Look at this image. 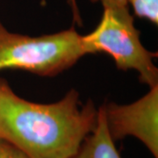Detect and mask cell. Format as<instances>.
<instances>
[{"label": "cell", "instance_id": "4", "mask_svg": "<svg viewBox=\"0 0 158 158\" xmlns=\"http://www.w3.org/2000/svg\"><path fill=\"white\" fill-rule=\"evenodd\" d=\"M108 132L113 141L134 136L158 158V85L129 105L110 103L104 106Z\"/></svg>", "mask_w": 158, "mask_h": 158}, {"label": "cell", "instance_id": "6", "mask_svg": "<svg viewBox=\"0 0 158 158\" xmlns=\"http://www.w3.org/2000/svg\"><path fill=\"white\" fill-rule=\"evenodd\" d=\"M138 18L158 24V0H127Z\"/></svg>", "mask_w": 158, "mask_h": 158}, {"label": "cell", "instance_id": "9", "mask_svg": "<svg viewBox=\"0 0 158 158\" xmlns=\"http://www.w3.org/2000/svg\"><path fill=\"white\" fill-rule=\"evenodd\" d=\"M70 3H71V6L73 8L74 14H75V17L78 18V13H77V5H76V0H70Z\"/></svg>", "mask_w": 158, "mask_h": 158}, {"label": "cell", "instance_id": "7", "mask_svg": "<svg viewBox=\"0 0 158 158\" xmlns=\"http://www.w3.org/2000/svg\"><path fill=\"white\" fill-rule=\"evenodd\" d=\"M0 158H29L16 146L0 138Z\"/></svg>", "mask_w": 158, "mask_h": 158}, {"label": "cell", "instance_id": "2", "mask_svg": "<svg viewBox=\"0 0 158 158\" xmlns=\"http://www.w3.org/2000/svg\"><path fill=\"white\" fill-rule=\"evenodd\" d=\"M87 55L83 36L73 28L32 37L11 33L0 21V71L21 69L53 77Z\"/></svg>", "mask_w": 158, "mask_h": 158}, {"label": "cell", "instance_id": "8", "mask_svg": "<svg viewBox=\"0 0 158 158\" xmlns=\"http://www.w3.org/2000/svg\"><path fill=\"white\" fill-rule=\"evenodd\" d=\"M92 2L99 1L101 2L103 8H111V7H119L127 5V0H90Z\"/></svg>", "mask_w": 158, "mask_h": 158}, {"label": "cell", "instance_id": "5", "mask_svg": "<svg viewBox=\"0 0 158 158\" xmlns=\"http://www.w3.org/2000/svg\"><path fill=\"white\" fill-rule=\"evenodd\" d=\"M71 158H121L108 132L104 107L98 110L97 125Z\"/></svg>", "mask_w": 158, "mask_h": 158}, {"label": "cell", "instance_id": "3", "mask_svg": "<svg viewBox=\"0 0 158 158\" xmlns=\"http://www.w3.org/2000/svg\"><path fill=\"white\" fill-rule=\"evenodd\" d=\"M83 39L87 54L106 53L119 69L136 70L141 83L149 87L158 85V69L153 62L157 54L141 44L128 8L105 9L96 29Z\"/></svg>", "mask_w": 158, "mask_h": 158}, {"label": "cell", "instance_id": "1", "mask_svg": "<svg viewBox=\"0 0 158 158\" xmlns=\"http://www.w3.org/2000/svg\"><path fill=\"white\" fill-rule=\"evenodd\" d=\"M98 110L71 90L52 104L26 100L0 78V138L29 158H71L97 125Z\"/></svg>", "mask_w": 158, "mask_h": 158}]
</instances>
